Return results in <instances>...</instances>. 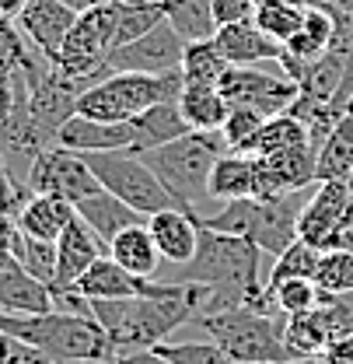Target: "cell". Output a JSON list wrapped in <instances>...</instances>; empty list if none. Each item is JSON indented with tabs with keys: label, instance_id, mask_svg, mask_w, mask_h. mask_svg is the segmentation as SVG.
<instances>
[{
	"label": "cell",
	"instance_id": "cell-38",
	"mask_svg": "<svg viewBox=\"0 0 353 364\" xmlns=\"http://www.w3.org/2000/svg\"><path fill=\"white\" fill-rule=\"evenodd\" d=\"M266 116L263 112H252V109H231L227 119L221 127V136L227 144V151H238V154H249L252 151V140L259 136Z\"/></svg>",
	"mask_w": 353,
	"mask_h": 364
},
{
	"label": "cell",
	"instance_id": "cell-40",
	"mask_svg": "<svg viewBox=\"0 0 353 364\" xmlns=\"http://www.w3.org/2000/svg\"><path fill=\"white\" fill-rule=\"evenodd\" d=\"M25 102H28V81H25L21 67H18V70H4V74H0V127H4Z\"/></svg>",
	"mask_w": 353,
	"mask_h": 364
},
{
	"label": "cell",
	"instance_id": "cell-8",
	"mask_svg": "<svg viewBox=\"0 0 353 364\" xmlns=\"http://www.w3.org/2000/svg\"><path fill=\"white\" fill-rule=\"evenodd\" d=\"M85 161L91 165L94 179L102 182V189H109L112 196L130 203L133 210H140L147 218L158 214V210H175V207L182 210V203L168 193V186L158 179V172L147 165L143 154H133V151H94V154H85Z\"/></svg>",
	"mask_w": 353,
	"mask_h": 364
},
{
	"label": "cell",
	"instance_id": "cell-43",
	"mask_svg": "<svg viewBox=\"0 0 353 364\" xmlns=\"http://www.w3.org/2000/svg\"><path fill=\"white\" fill-rule=\"evenodd\" d=\"M252 14H256V0H214V21H217V28L238 25V21H252Z\"/></svg>",
	"mask_w": 353,
	"mask_h": 364
},
{
	"label": "cell",
	"instance_id": "cell-20",
	"mask_svg": "<svg viewBox=\"0 0 353 364\" xmlns=\"http://www.w3.org/2000/svg\"><path fill=\"white\" fill-rule=\"evenodd\" d=\"M214 43L227 56L231 67H259L266 60H280V53H283V46L273 43L263 28H256V21L224 25V28H217Z\"/></svg>",
	"mask_w": 353,
	"mask_h": 364
},
{
	"label": "cell",
	"instance_id": "cell-12",
	"mask_svg": "<svg viewBox=\"0 0 353 364\" xmlns=\"http://www.w3.org/2000/svg\"><path fill=\"white\" fill-rule=\"evenodd\" d=\"M252 165H256L259 200L318 186V147L315 144H301V147L276 151V154H252Z\"/></svg>",
	"mask_w": 353,
	"mask_h": 364
},
{
	"label": "cell",
	"instance_id": "cell-22",
	"mask_svg": "<svg viewBox=\"0 0 353 364\" xmlns=\"http://www.w3.org/2000/svg\"><path fill=\"white\" fill-rule=\"evenodd\" d=\"M74 218V203L60 200V196H45V193H32L25 200V207L18 210V231L43 238V242H56L63 235V228Z\"/></svg>",
	"mask_w": 353,
	"mask_h": 364
},
{
	"label": "cell",
	"instance_id": "cell-34",
	"mask_svg": "<svg viewBox=\"0 0 353 364\" xmlns=\"http://www.w3.org/2000/svg\"><path fill=\"white\" fill-rule=\"evenodd\" d=\"M14 259L53 291V284H56V242H43V238H32V235L18 231V238H14Z\"/></svg>",
	"mask_w": 353,
	"mask_h": 364
},
{
	"label": "cell",
	"instance_id": "cell-1",
	"mask_svg": "<svg viewBox=\"0 0 353 364\" xmlns=\"http://www.w3.org/2000/svg\"><path fill=\"white\" fill-rule=\"evenodd\" d=\"M168 284H200L207 287V312H224L234 305H259L266 291L263 280V249L249 238L224 235L200 225L196 256L182 267H172V277H158Z\"/></svg>",
	"mask_w": 353,
	"mask_h": 364
},
{
	"label": "cell",
	"instance_id": "cell-30",
	"mask_svg": "<svg viewBox=\"0 0 353 364\" xmlns=\"http://www.w3.org/2000/svg\"><path fill=\"white\" fill-rule=\"evenodd\" d=\"M305 14H308V0H259L256 4V28H263L273 43H290L301 25H305Z\"/></svg>",
	"mask_w": 353,
	"mask_h": 364
},
{
	"label": "cell",
	"instance_id": "cell-2",
	"mask_svg": "<svg viewBox=\"0 0 353 364\" xmlns=\"http://www.w3.org/2000/svg\"><path fill=\"white\" fill-rule=\"evenodd\" d=\"M207 312V287L175 284L168 294H140V298H112L91 301V316L105 329L116 354L154 350L178 326Z\"/></svg>",
	"mask_w": 353,
	"mask_h": 364
},
{
	"label": "cell",
	"instance_id": "cell-48",
	"mask_svg": "<svg viewBox=\"0 0 353 364\" xmlns=\"http://www.w3.org/2000/svg\"><path fill=\"white\" fill-rule=\"evenodd\" d=\"M283 364H325V361H322V354H315V358H290Z\"/></svg>",
	"mask_w": 353,
	"mask_h": 364
},
{
	"label": "cell",
	"instance_id": "cell-18",
	"mask_svg": "<svg viewBox=\"0 0 353 364\" xmlns=\"http://www.w3.org/2000/svg\"><path fill=\"white\" fill-rule=\"evenodd\" d=\"M147 228H151V238L161 252L165 263L172 267H182L196 256V245H200V221L196 214H185V210H158L147 218Z\"/></svg>",
	"mask_w": 353,
	"mask_h": 364
},
{
	"label": "cell",
	"instance_id": "cell-33",
	"mask_svg": "<svg viewBox=\"0 0 353 364\" xmlns=\"http://www.w3.org/2000/svg\"><path fill=\"white\" fill-rule=\"evenodd\" d=\"M301 144H311L308 127L298 116L283 112V116H269L266 119L259 136L252 140L249 154H276V151H290V147H301Z\"/></svg>",
	"mask_w": 353,
	"mask_h": 364
},
{
	"label": "cell",
	"instance_id": "cell-3",
	"mask_svg": "<svg viewBox=\"0 0 353 364\" xmlns=\"http://www.w3.org/2000/svg\"><path fill=\"white\" fill-rule=\"evenodd\" d=\"M0 333L43 350L53 364H116V358H119L94 316H70V312L14 316V312H0Z\"/></svg>",
	"mask_w": 353,
	"mask_h": 364
},
{
	"label": "cell",
	"instance_id": "cell-46",
	"mask_svg": "<svg viewBox=\"0 0 353 364\" xmlns=\"http://www.w3.org/2000/svg\"><path fill=\"white\" fill-rule=\"evenodd\" d=\"M336 249H347V252H353V203H350V210L343 214V225H340V231H336Z\"/></svg>",
	"mask_w": 353,
	"mask_h": 364
},
{
	"label": "cell",
	"instance_id": "cell-51",
	"mask_svg": "<svg viewBox=\"0 0 353 364\" xmlns=\"http://www.w3.org/2000/svg\"><path fill=\"white\" fill-rule=\"evenodd\" d=\"M256 4H259V0H256Z\"/></svg>",
	"mask_w": 353,
	"mask_h": 364
},
{
	"label": "cell",
	"instance_id": "cell-24",
	"mask_svg": "<svg viewBox=\"0 0 353 364\" xmlns=\"http://www.w3.org/2000/svg\"><path fill=\"white\" fill-rule=\"evenodd\" d=\"M109 256L123 270H130L133 277H158V267H161V252H158L147 225H133L126 231H119L109 242Z\"/></svg>",
	"mask_w": 353,
	"mask_h": 364
},
{
	"label": "cell",
	"instance_id": "cell-27",
	"mask_svg": "<svg viewBox=\"0 0 353 364\" xmlns=\"http://www.w3.org/2000/svg\"><path fill=\"white\" fill-rule=\"evenodd\" d=\"M336 340L332 326H329V316L325 309L318 305L315 312H305V316L287 318V329H283V347L290 358H315L322 354L329 343Z\"/></svg>",
	"mask_w": 353,
	"mask_h": 364
},
{
	"label": "cell",
	"instance_id": "cell-23",
	"mask_svg": "<svg viewBox=\"0 0 353 364\" xmlns=\"http://www.w3.org/2000/svg\"><path fill=\"white\" fill-rule=\"evenodd\" d=\"M133 134H136V144H133V154H147L161 144H172L182 134H189V123L182 119L178 112V102H168V105H154L140 116H133Z\"/></svg>",
	"mask_w": 353,
	"mask_h": 364
},
{
	"label": "cell",
	"instance_id": "cell-37",
	"mask_svg": "<svg viewBox=\"0 0 353 364\" xmlns=\"http://www.w3.org/2000/svg\"><path fill=\"white\" fill-rule=\"evenodd\" d=\"M315 267H318V249H311L308 242H294L287 245L276 259H273V270H269V280L266 287L280 284V280H290V277H315Z\"/></svg>",
	"mask_w": 353,
	"mask_h": 364
},
{
	"label": "cell",
	"instance_id": "cell-4",
	"mask_svg": "<svg viewBox=\"0 0 353 364\" xmlns=\"http://www.w3.org/2000/svg\"><path fill=\"white\" fill-rule=\"evenodd\" d=\"M315 189V186H311ZM311 189H298V193H283V196H245V200H227L217 210L196 218L200 225L224 231V235H238L256 242L263 252L280 256L287 245L298 242V218L308 203Z\"/></svg>",
	"mask_w": 353,
	"mask_h": 364
},
{
	"label": "cell",
	"instance_id": "cell-29",
	"mask_svg": "<svg viewBox=\"0 0 353 364\" xmlns=\"http://www.w3.org/2000/svg\"><path fill=\"white\" fill-rule=\"evenodd\" d=\"M161 7H165V21L185 43H203L217 36L214 0H161Z\"/></svg>",
	"mask_w": 353,
	"mask_h": 364
},
{
	"label": "cell",
	"instance_id": "cell-7",
	"mask_svg": "<svg viewBox=\"0 0 353 364\" xmlns=\"http://www.w3.org/2000/svg\"><path fill=\"white\" fill-rule=\"evenodd\" d=\"M182 85H185L182 70L175 74H112L91 85L77 98V116L102 119V123H126L154 105L178 102Z\"/></svg>",
	"mask_w": 353,
	"mask_h": 364
},
{
	"label": "cell",
	"instance_id": "cell-25",
	"mask_svg": "<svg viewBox=\"0 0 353 364\" xmlns=\"http://www.w3.org/2000/svg\"><path fill=\"white\" fill-rule=\"evenodd\" d=\"M256 196V165L252 154H238L227 151L217 158L214 172H210V200L227 203V200H245Z\"/></svg>",
	"mask_w": 353,
	"mask_h": 364
},
{
	"label": "cell",
	"instance_id": "cell-9",
	"mask_svg": "<svg viewBox=\"0 0 353 364\" xmlns=\"http://www.w3.org/2000/svg\"><path fill=\"white\" fill-rule=\"evenodd\" d=\"M25 186L32 193H45V196H60L67 203H81L94 193H102V182L94 179L91 165L85 161V154L77 151H67V147H45L43 154L32 161Z\"/></svg>",
	"mask_w": 353,
	"mask_h": 364
},
{
	"label": "cell",
	"instance_id": "cell-41",
	"mask_svg": "<svg viewBox=\"0 0 353 364\" xmlns=\"http://www.w3.org/2000/svg\"><path fill=\"white\" fill-rule=\"evenodd\" d=\"M32 196V189L25 186V182H18L11 172H7V165L0 161V210H7V214H14L18 218V210L25 207V200Z\"/></svg>",
	"mask_w": 353,
	"mask_h": 364
},
{
	"label": "cell",
	"instance_id": "cell-16",
	"mask_svg": "<svg viewBox=\"0 0 353 364\" xmlns=\"http://www.w3.org/2000/svg\"><path fill=\"white\" fill-rule=\"evenodd\" d=\"M74 18H77V11H70L63 0H25V7L14 21H18L21 36L53 63L63 49V39H67Z\"/></svg>",
	"mask_w": 353,
	"mask_h": 364
},
{
	"label": "cell",
	"instance_id": "cell-36",
	"mask_svg": "<svg viewBox=\"0 0 353 364\" xmlns=\"http://www.w3.org/2000/svg\"><path fill=\"white\" fill-rule=\"evenodd\" d=\"M154 354H161L168 364H238L224 354L214 340H165L154 347Z\"/></svg>",
	"mask_w": 353,
	"mask_h": 364
},
{
	"label": "cell",
	"instance_id": "cell-39",
	"mask_svg": "<svg viewBox=\"0 0 353 364\" xmlns=\"http://www.w3.org/2000/svg\"><path fill=\"white\" fill-rule=\"evenodd\" d=\"M28 53H32V43L21 36L18 21L0 18V74H4V70H18Z\"/></svg>",
	"mask_w": 353,
	"mask_h": 364
},
{
	"label": "cell",
	"instance_id": "cell-10",
	"mask_svg": "<svg viewBox=\"0 0 353 364\" xmlns=\"http://www.w3.org/2000/svg\"><path fill=\"white\" fill-rule=\"evenodd\" d=\"M217 88L231 109H252V112H263L266 119L283 116L301 95L290 77H273V74H263L259 67H231Z\"/></svg>",
	"mask_w": 353,
	"mask_h": 364
},
{
	"label": "cell",
	"instance_id": "cell-45",
	"mask_svg": "<svg viewBox=\"0 0 353 364\" xmlns=\"http://www.w3.org/2000/svg\"><path fill=\"white\" fill-rule=\"evenodd\" d=\"M322 361L325 364H353V333L336 336V340L322 350Z\"/></svg>",
	"mask_w": 353,
	"mask_h": 364
},
{
	"label": "cell",
	"instance_id": "cell-5",
	"mask_svg": "<svg viewBox=\"0 0 353 364\" xmlns=\"http://www.w3.org/2000/svg\"><path fill=\"white\" fill-rule=\"evenodd\" d=\"M221 154H227L221 130H189L172 144L147 151L143 158L158 172V179L168 186V193L182 203V210L203 218L210 203V172Z\"/></svg>",
	"mask_w": 353,
	"mask_h": 364
},
{
	"label": "cell",
	"instance_id": "cell-47",
	"mask_svg": "<svg viewBox=\"0 0 353 364\" xmlns=\"http://www.w3.org/2000/svg\"><path fill=\"white\" fill-rule=\"evenodd\" d=\"M21 7H25V0H0V18H18L21 14Z\"/></svg>",
	"mask_w": 353,
	"mask_h": 364
},
{
	"label": "cell",
	"instance_id": "cell-6",
	"mask_svg": "<svg viewBox=\"0 0 353 364\" xmlns=\"http://www.w3.org/2000/svg\"><path fill=\"white\" fill-rule=\"evenodd\" d=\"M231 361L238 364H283L290 361L283 347L287 316H269L252 305H234L224 312L192 318Z\"/></svg>",
	"mask_w": 353,
	"mask_h": 364
},
{
	"label": "cell",
	"instance_id": "cell-50",
	"mask_svg": "<svg viewBox=\"0 0 353 364\" xmlns=\"http://www.w3.org/2000/svg\"><path fill=\"white\" fill-rule=\"evenodd\" d=\"M347 182H350V189H353V172H350V179H347Z\"/></svg>",
	"mask_w": 353,
	"mask_h": 364
},
{
	"label": "cell",
	"instance_id": "cell-42",
	"mask_svg": "<svg viewBox=\"0 0 353 364\" xmlns=\"http://www.w3.org/2000/svg\"><path fill=\"white\" fill-rule=\"evenodd\" d=\"M0 364H53V361L45 358L43 350H36V347H28V343H21V340H14L7 333H0Z\"/></svg>",
	"mask_w": 353,
	"mask_h": 364
},
{
	"label": "cell",
	"instance_id": "cell-26",
	"mask_svg": "<svg viewBox=\"0 0 353 364\" xmlns=\"http://www.w3.org/2000/svg\"><path fill=\"white\" fill-rule=\"evenodd\" d=\"M178 112L189 123V130H221L231 105L224 102L217 85H182Z\"/></svg>",
	"mask_w": 353,
	"mask_h": 364
},
{
	"label": "cell",
	"instance_id": "cell-19",
	"mask_svg": "<svg viewBox=\"0 0 353 364\" xmlns=\"http://www.w3.org/2000/svg\"><path fill=\"white\" fill-rule=\"evenodd\" d=\"M0 312H14V316L56 312L53 291L43 280H36L18 259H11V263L0 267Z\"/></svg>",
	"mask_w": 353,
	"mask_h": 364
},
{
	"label": "cell",
	"instance_id": "cell-31",
	"mask_svg": "<svg viewBox=\"0 0 353 364\" xmlns=\"http://www.w3.org/2000/svg\"><path fill=\"white\" fill-rule=\"evenodd\" d=\"M353 172V116H343L318 147V182L350 179Z\"/></svg>",
	"mask_w": 353,
	"mask_h": 364
},
{
	"label": "cell",
	"instance_id": "cell-49",
	"mask_svg": "<svg viewBox=\"0 0 353 364\" xmlns=\"http://www.w3.org/2000/svg\"><path fill=\"white\" fill-rule=\"evenodd\" d=\"M347 116H353V95H350V102H347Z\"/></svg>",
	"mask_w": 353,
	"mask_h": 364
},
{
	"label": "cell",
	"instance_id": "cell-32",
	"mask_svg": "<svg viewBox=\"0 0 353 364\" xmlns=\"http://www.w3.org/2000/svg\"><path fill=\"white\" fill-rule=\"evenodd\" d=\"M227 70H231V63L214 39L185 43V53H182V81L185 85H221Z\"/></svg>",
	"mask_w": 353,
	"mask_h": 364
},
{
	"label": "cell",
	"instance_id": "cell-15",
	"mask_svg": "<svg viewBox=\"0 0 353 364\" xmlns=\"http://www.w3.org/2000/svg\"><path fill=\"white\" fill-rule=\"evenodd\" d=\"M102 256H109V245L74 210L70 225L56 238V284H53V291H74L81 273L88 270L91 263H98Z\"/></svg>",
	"mask_w": 353,
	"mask_h": 364
},
{
	"label": "cell",
	"instance_id": "cell-35",
	"mask_svg": "<svg viewBox=\"0 0 353 364\" xmlns=\"http://www.w3.org/2000/svg\"><path fill=\"white\" fill-rule=\"evenodd\" d=\"M322 294H353V252L347 249H329L318 252V267L315 277Z\"/></svg>",
	"mask_w": 353,
	"mask_h": 364
},
{
	"label": "cell",
	"instance_id": "cell-21",
	"mask_svg": "<svg viewBox=\"0 0 353 364\" xmlns=\"http://www.w3.org/2000/svg\"><path fill=\"white\" fill-rule=\"evenodd\" d=\"M77 218L85 221V225L109 245L119 231H126L133 225H147V214H140V210H133L130 203H123L119 196H112L109 189H102V193H94L88 200H81L77 207Z\"/></svg>",
	"mask_w": 353,
	"mask_h": 364
},
{
	"label": "cell",
	"instance_id": "cell-17",
	"mask_svg": "<svg viewBox=\"0 0 353 364\" xmlns=\"http://www.w3.org/2000/svg\"><path fill=\"white\" fill-rule=\"evenodd\" d=\"M56 144L77 154H94V151H133L136 134L133 123H102V119H88V116H70L60 134Z\"/></svg>",
	"mask_w": 353,
	"mask_h": 364
},
{
	"label": "cell",
	"instance_id": "cell-44",
	"mask_svg": "<svg viewBox=\"0 0 353 364\" xmlns=\"http://www.w3.org/2000/svg\"><path fill=\"white\" fill-rule=\"evenodd\" d=\"M14 238H18V221H14V214L0 210V267L14 259Z\"/></svg>",
	"mask_w": 353,
	"mask_h": 364
},
{
	"label": "cell",
	"instance_id": "cell-11",
	"mask_svg": "<svg viewBox=\"0 0 353 364\" xmlns=\"http://www.w3.org/2000/svg\"><path fill=\"white\" fill-rule=\"evenodd\" d=\"M182 53H185V39L168 21H158L140 39L112 49L105 63L112 74H175L182 70Z\"/></svg>",
	"mask_w": 353,
	"mask_h": 364
},
{
	"label": "cell",
	"instance_id": "cell-13",
	"mask_svg": "<svg viewBox=\"0 0 353 364\" xmlns=\"http://www.w3.org/2000/svg\"><path fill=\"white\" fill-rule=\"evenodd\" d=\"M350 203H353L350 182L343 179L318 182L311 189L301 218H298V238L308 242L311 249H318V252L336 249V231L343 225V214L350 210Z\"/></svg>",
	"mask_w": 353,
	"mask_h": 364
},
{
	"label": "cell",
	"instance_id": "cell-28",
	"mask_svg": "<svg viewBox=\"0 0 353 364\" xmlns=\"http://www.w3.org/2000/svg\"><path fill=\"white\" fill-rule=\"evenodd\" d=\"M332 43H336V18H332V11H325L322 4H308L301 32L290 43H283V53H290V56L308 63V60L325 56L332 49Z\"/></svg>",
	"mask_w": 353,
	"mask_h": 364
},
{
	"label": "cell",
	"instance_id": "cell-14",
	"mask_svg": "<svg viewBox=\"0 0 353 364\" xmlns=\"http://www.w3.org/2000/svg\"><path fill=\"white\" fill-rule=\"evenodd\" d=\"M175 284L158 280V277H133L130 270H123L112 256H102L98 263H91L81 273L77 291L88 301H112V298H140V294H168Z\"/></svg>",
	"mask_w": 353,
	"mask_h": 364
}]
</instances>
